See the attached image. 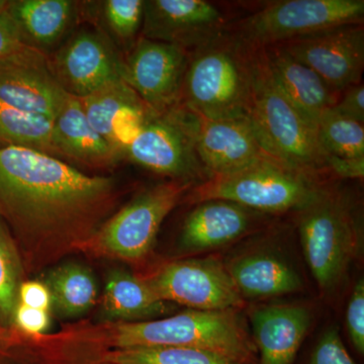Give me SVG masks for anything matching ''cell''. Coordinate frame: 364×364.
Returning <instances> with one entry per match:
<instances>
[{
    "label": "cell",
    "instance_id": "6da1fadb",
    "mask_svg": "<svg viewBox=\"0 0 364 364\" xmlns=\"http://www.w3.org/2000/svg\"><path fill=\"white\" fill-rule=\"evenodd\" d=\"M116 193L112 177L87 176L39 151L0 147V215L23 238L85 236L109 212Z\"/></svg>",
    "mask_w": 364,
    "mask_h": 364
},
{
    "label": "cell",
    "instance_id": "7a4b0ae2",
    "mask_svg": "<svg viewBox=\"0 0 364 364\" xmlns=\"http://www.w3.org/2000/svg\"><path fill=\"white\" fill-rule=\"evenodd\" d=\"M252 48L220 35L189 55L181 102L205 119L248 117L252 98Z\"/></svg>",
    "mask_w": 364,
    "mask_h": 364
},
{
    "label": "cell",
    "instance_id": "3957f363",
    "mask_svg": "<svg viewBox=\"0 0 364 364\" xmlns=\"http://www.w3.org/2000/svg\"><path fill=\"white\" fill-rule=\"evenodd\" d=\"M119 349L136 347H188L213 352L241 364L252 354V344L233 310H189L155 321L119 323Z\"/></svg>",
    "mask_w": 364,
    "mask_h": 364
},
{
    "label": "cell",
    "instance_id": "277c9868",
    "mask_svg": "<svg viewBox=\"0 0 364 364\" xmlns=\"http://www.w3.org/2000/svg\"><path fill=\"white\" fill-rule=\"evenodd\" d=\"M248 117L261 145L272 159L311 176L326 169V155L316 129L274 85L259 49L253 52L252 98Z\"/></svg>",
    "mask_w": 364,
    "mask_h": 364
},
{
    "label": "cell",
    "instance_id": "5b68a950",
    "mask_svg": "<svg viewBox=\"0 0 364 364\" xmlns=\"http://www.w3.org/2000/svg\"><path fill=\"white\" fill-rule=\"evenodd\" d=\"M313 176L274 159L248 168L212 177L198 188L196 198L227 200L260 212L280 213L303 208L320 193Z\"/></svg>",
    "mask_w": 364,
    "mask_h": 364
},
{
    "label": "cell",
    "instance_id": "8992f818",
    "mask_svg": "<svg viewBox=\"0 0 364 364\" xmlns=\"http://www.w3.org/2000/svg\"><path fill=\"white\" fill-rule=\"evenodd\" d=\"M363 0H284L241 21L237 39L252 49L345 25L363 23Z\"/></svg>",
    "mask_w": 364,
    "mask_h": 364
},
{
    "label": "cell",
    "instance_id": "52a82bcc",
    "mask_svg": "<svg viewBox=\"0 0 364 364\" xmlns=\"http://www.w3.org/2000/svg\"><path fill=\"white\" fill-rule=\"evenodd\" d=\"M198 123V117L181 102L164 112H153L127 146L123 157L188 183L191 179L207 176L196 153Z\"/></svg>",
    "mask_w": 364,
    "mask_h": 364
},
{
    "label": "cell",
    "instance_id": "ba28073f",
    "mask_svg": "<svg viewBox=\"0 0 364 364\" xmlns=\"http://www.w3.org/2000/svg\"><path fill=\"white\" fill-rule=\"evenodd\" d=\"M299 234L309 267L318 287H334L348 264L355 243L353 218L338 196L320 191L301 208Z\"/></svg>",
    "mask_w": 364,
    "mask_h": 364
},
{
    "label": "cell",
    "instance_id": "9c48e42d",
    "mask_svg": "<svg viewBox=\"0 0 364 364\" xmlns=\"http://www.w3.org/2000/svg\"><path fill=\"white\" fill-rule=\"evenodd\" d=\"M188 186V182H170L144 191L100 228L95 236L97 247L122 259L142 258Z\"/></svg>",
    "mask_w": 364,
    "mask_h": 364
},
{
    "label": "cell",
    "instance_id": "30bf717a",
    "mask_svg": "<svg viewBox=\"0 0 364 364\" xmlns=\"http://www.w3.org/2000/svg\"><path fill=\"white\" fill-rule=\"evenodd\" d=\"M279 46L315 71L335 93L360 83L364 68L363 23L335 26Z\"/></svg>",
    "mask_w": 364,
    "mask_h": 364
},
{
    "label": "cell",
    "instance_id": "8fae6325",
    "mask_svg": "<svg viewBox=\"0 0 364 364\" xmlns=\"http://www.w3.org/2000/svg\"><path fill=\"white\" fill-rule=\"evenodd\" d=\"M188 50L141 37L123 61V79L150 109L166 111L181 102Z\"/></svg>",
    "mask_w": 364,
    "mask_h": 364
},
{
    "label": "cell",
    "instance_id": "7c38bea8",
    "mask_svg": "<svg viewBox=\"0 0 364 364\" xmlns=\"http://www.w3.org/2000/svg\"><path fill=\"white\" fill-rule=\"evenodd\" d=\"M147 282L162 301L191 310H233L243 305L229 272L214 260L170 263Z\"/></svg>",
    "mask_w": 364,
    "mask_h": 364
},
{
    "label": "cell",
    "instance_id": "4fadbf2b",
    "mask_svg": "<svg viewBox=\"0 0 364 364\" xmlns=\"http://www.w3.org/2000/svg\"><path fill=\"white\" fill-rule=\"evenodd\" d=\"M68 93L55 77L44 53L26 48L0 59V100L30 114L54 119Z\"/></svg>",
    "mask_w": 364,
    "mask_h": 364
},
{
    "label": "cell",
    "instance_id": "5bb4252c",
    "mask_svg": "<svg viewBox=\"0 0 364 364\" xmlns=\"http://www.w3.org/2000/svg\"><path fill=\"white\" fill-rule=\"evenodd\" d=\"M49 63L63 90L79 98L123 78V61L105 37L91 31L75 33Z\"/></svg>",
    "mask_w": 364,
    "mask_h": 364
},
{
    "label": "cell",
    "instance_id": "9a60e30c",
    "mask_svg": "<svg viewBox=\"0 0 364 364\" xmlns=\"http://www.w3.org/2000/svg\"><path fill=\"white\" fill-rule=\"evenodd\" d=\"M222 11L205 0L145 1L143 38L198 48L223 33Z\"/></svg>",
    "mask_w": 364,
    "mask_h": 364
},
{
    "label": "cell",
    "instance_id": "2e32d148",
    "mask_svg": "<svg viewBox=\"0 0 364 364\" xmlns=\"http://www.w3.org/2000/svg\"><path fill=\"white\" fill-rule=\"evenodd\" d=\"M196 147L208 179L230 176L263 160L272 159L261 145L249 117H198Z\"/></svg>",
    "mask_w": 364,
    "mask_h": 364
},
{
    "label": "cell",
    "instance_id": "e0dca14e",
    "mask_svg": "<svg viewBox=\"0 0 364 364\" xmlns=\"http://www.w3.org/2000/svg\"><path fill=\"white\" fill-rule=\"evenodd\" d=\"M259 50L274 85L303 119L316 129L323 112L338 100L336 93L315 71L294 58L282 46Z\"/></svg>",
    "mask_w": 364,
    "mask_h": 364
},
{
    "label": "cell",
    "instance_id": "ac0fdd59",
    "mask_svg": "<svg viewBox=\"0 0 364 364\" xmlns=\"http://www.w3.org/2000/svg\"><path fill=\"white\" fill-rule=\"evenodd\" d=\"M52 144L57 157L97 169H107L119 157L87 121L80 98L68 95L53 119Z\"/></svg>",
    "mask_w": 364,
    "mask_h": 364
},
{
    "label": "cell",
    "instance_id": "d6986e66",
    "mask_svg": "<svg viewBox=\"0 0 364 364\" xmlns=\"http://www.w3.org/2000/svg\"><path fill=\"white\" fill-rule=\"evenodd\" d=\"M310 323V314L301 306H268L254 312V338L261 364L293 363Z\"/></svg>",
    "mask_w": 364,
    "mask_h": 364
},
{
    "label": "cell",
    "instance_id": "ffe728a7",
    "mask_svg": "<svg viewBox=\"0 0 364 364\" xmlns=\"http://www.w3.org/2000/svg\"><path fill=\"white\" fill-rule=\"evenodd\" d=\"M250 224L248 208L227 200H205L184 222L181 242L189 250H205L234 240Z\"/></svg>",
    "mask_w": 364,
    "mask_h": 364
},
{
    "label": "cell",
    "instance_id": "44dd1931",
    "mask_svg": "<svg viewBox=\"0 0 364 364\" xmlns=\"http://www.w3.org/2000/svg\"><path fill=\"white\" fill-rule=\"evenodd\" d=\"M76 4L70 0H14L7 13L25 44L44 53L66 35L75 16Z\"/></svg>",
    "mask_w": 364,
    "mask_h": 364
},
{
    "label": "cell",
    "instance_id": "7402d4cb",
    "mask_svg": "<svg viewBox=\"0 0 364 364\" xmlns=\"http://www.w3.org/2000/svg\"><path fill=\"white\" fill-rule=\"evenodd\" d=\"M102 311L109 320L135 322L166 312V301L155 294L147 282L117 270L105 284Z\"/></svg>",
    "mask_w": 364,
    "mask_h": 364
},
{
    "label": "cell",
    "instance_id": "603a6c76",
    "mask_svg": "<svg viewBox=\"0 0 364 364\" xmlns=\"http://www.w3.org/2000/svg\"><path fill=\"white\" fill-rule=\"evenodd\" d=\"M228 272L240 294L253 298L294 293L301 287L299 275L291 268L269 256L243 258L232 264Z\"/></svg>",
    "mask_w": 364,
    "mask_h": 364
},
{
    "label": "cell",
    "instance_id": "cb8c5ba5",
    "mask_svg": "<svg viewBox=\"0 0 364 364\" xmlns=\"http://www.w3.org/2000/svg\"><path fill=\"white\" fill-rule=\"evenodd\" d=\"M45 284L51 293L53 308L63 317L82 315L97 301V282L82 265L69 263L55 268Z\"/></svg>",
    "mask_w": 364,
    "mask_h": 364
},
{
    "label": "cell",
    "instance_id": "d4e9b609",
    "mask_svg": "<svg viewBox=\"0 0 364 364\" xmlns=\"http://www.w3.org/2000/svg\"><path fill=\"white\" fill-rule=\"evenodd\" d=\"M52 119L16 109L0 100V147L26 148L57 157Z\"/></svg>",
    "mask_w": 364,
    "mask_h": 364
},
{
    "label": "cell",
    "instance_id": "484cf974",
    "mask_svg": "<svg viewBox=\"0 0 364 364\" xmlns=\"http://www.w3.org/2000/svg\"><path fill=\"white\" fill-rule=\"evenodd\" d=\"M80 100L90 126L111 146L112 124L117 114L142 100L121 78Z\"/></svg>",
    "mask_w": 364,
    "mask_h": 364
},
{
    "label": "cell",
    "instance_id": "4316f807",
    "mask_svg": "<svg viewBox=\"0 0 364 364\" xmlns=\"http://www.w3.org/2000/svg\"><path fill=\"white\" fill-rule=\"evenodd\" d=\"M316 133L325 155L364 158L363 124L341 116L333 107L318 119Z\"/></svg>",
    "mask_w": 364,
    "mask_h": 364
},
{
    "label": "cell",
    "instance_id": "83f0119b",
    "mask_svg": "<svg viewBox=\"0 0 364 364\" xmlns=\"http://www.w3.org/2000/svg\"><path fill=\"white\" fill-rule=\"evenodd\" d=\"M18 246L9 225L0 215V325L13 329L14 310L18 304V291L23 280Z\"/></svg>",
    "mask_w": 364,
    "mask_h": 364
},
{
    "label": "cell",
    "instance_id": "f1b7e54d",
    "mask_svg": "<svg viewBox=\"0 0 364 364\" xmlns=\"http://www.w3.org/2000/svg\"><path fill=\"white\" fill-rule=\"evenodd\" d=\"M116 364H236L229 359L188 347H136L112 356Z\"/></svg>",
    "mask_w": 364,
    "mask_h": 364
},
{
    "label": "cell",
    "instance_id": "f546056e",
    "mask_svg": "<svg viewBox=\"0 0 364 364\" xmlns=\"http://www.w3.org/2000/svg\"><path fill=\"white\" fill-rule=\"evenodd\" d=\"M102 4V16L117 41L133 43L143 23L144 0H107Z\"/></svg>",
    "mask_w": 364,
    "mask_h": 364
},
{
    "label": "cell",
    "instance_id": "4dcf8cb0",
    "mask_svg": "<svg viewBox=\"0 0 364 364\" xmlns=\"http://www.w3.org/2000/svg\"><path fill=\"white\" fill-rule=\"evenodd\" d=\"M347 329L354 347L364 353V282L359 280L351 294L346 312Z\"/></svg>",
    "mask_w": 364,
    "mask_h": 364
},
{
    "label": "cell",
    "instance_id": "1f68e13d",
    "mask_svg": "<svg viewBox=\"0 0 364 364\" xmlns=\"http://www.w3.org/2000/svg\"><path fill=\"white\" fill-rule=\"evenodd\" d=\"M311 364H356L350 358L336 329L326 332L314 351Z\"/></svg>",
    "mask_w": 364,
    "mask_h": 364
},
{
    "label": "cell",
    "instance_id": "d6a6232c",
    "mask_svg": "<svg viewBox=\"0 0 364 364\" xmlns=\"http://www.w3.org/2000/svg\"><path fill=\"white\" fill-rule=\"evenodd\" d=\"M51 327V314L18 304L14 310L13 328L28 335L44 334Z\"/></svg>",
    "mask_w": 364,
    "mask_h": 364
},
{
    "label": "cell",
    "instance_id": "836d02e7",
    "mask_svg": "<svg viewBox=\"0 0 364 364\" xmlns=\"http://www.w3.org/2000/svg\"><path fill=\"white\" fill-rule=\"evenodd\" d=\"M28 47L7 9L0 13V59L11 56Z\"/></svg>",
    "mask_w": 364,
    "mask_h": 364
},
{
    "label": "cell",
    "instance_id": "e575fe53",
    "mask_svg": "<svg viewBox=\"0 0 364 364\" xmlns=\"http://www.w3.org/2000/svg\"><path fill=\"white\" fill-rule=\"evenodd\" d=\"M18 304L33 309L51 312L53 301L51 293L45 282L30 280L23 282L18 291Z\"/></svg>",
    "mask_w": 364,
    "mask_h": 364
},
{
    "label": "cell",
    "instance_id": "d590c367",
    "mask_svg": "<svg viewBox=\"0 0 364 364\" xmlns=\"http://www.w3.org/2000/svg\"><path fill=\"white\" fill-rule=\"evenodd\" d=\"M343 97L337 100L333 109L341 116L364 124V86L363 83L345 90Z\"/></svg>",
    "mask_w": 364,
    "mask_h": 364
},
{
    "label": "cell",
    "instance_id": "8d00e7d4",
    "mask_svg": "<svg viewBox=\"0 0 364 364\" xmlns=\"http://www.w3.org/2000/svg\"><path fill=\"white\" fill-rule=\"evenodd\" d=\"M326 168H329L341 178H363L364 158H340L326 155Z\"/></svg>",
    "mask_w": 364,
    "mask_h": 364
},
{
    "label": "cell",
    "instance_id": "74e56055",
    "mask_svg": "<svg viewBox=\"0 0 364 364\" xmlns=\"http://www.w3.org/2000/svg\"><path fill=\"white\" fill-rule=\"evenodd\" d=\"M9 2L7 0H0V13H4L9 9Z\"/></svg>",
    "mask_w": 364,
    "mask_h": 364
},
{
    "label": "cell",
    "instance_id": "f35d334b",
    "mask_svg": "<svg viewBox=\"0 0 364 364\" xmlns=\"http://www.w3.org/2000/svg\"><path fill=\"white\" fill-rule=\"evenodd\" d=\"M9 333V330L4 329V328L0 325V341H1V340L4 339Z\"/></svg>",
    "mask_w": 364,
    "mask_h": 364
}]
</instances>
